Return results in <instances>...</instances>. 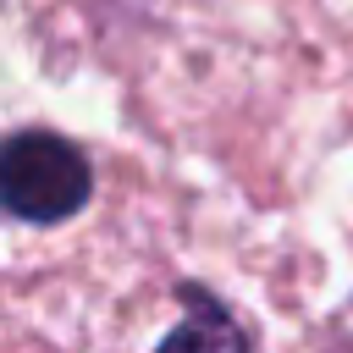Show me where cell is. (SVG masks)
<instances>
[{
  "label": "cell",
  "instance_id": "obj_1",
  "mask_svg": "<svg viewBox=\"0 0 353 353\" xmlns=\"http://www.w3.org/2000/svg\"><path fill=\"white\" fill-rule=\"evenodd\" d=\"M0 204L22 221H66L88 204V160L55 132L0 143Z\"/></svg>",
  "mask_w": 353,
  "mask_h": 353
}]
</instances>
